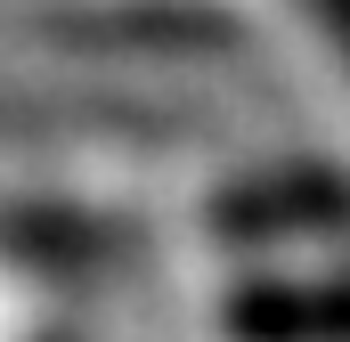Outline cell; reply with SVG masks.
I'll list each match as a JSON object with an SVG mask.
<instances>
[{"label": "cell", "mask_w": 350, "mask_h": 342, "mask_svg": "<svg viewBox=\"0 0 350 342\" xmlns=\"http://www.w3.org/2000/svg\"><path fill=\"white\" fill-rule=\"evenodd\" d=\"M212 237L228 245H350V171L269 163L212 196Z\"/></svg>", "instance_id": "cell-1"}, {"label": "cell", "mask_w": 350, "mask_h": 342, "mask_svg": "<svg viewBox=\"0 0 350 342\" xmlns=\"http://www.w3.org/2000/svg\"><path fill=\"white\" fill-rule=\"evenodd\" d=\"M228 342H350V269L334 277H253L220 302Z\"/></svg>", "instance_id": "cell-2"}, {"label": "cell", "mask_w": 350, "mask_h": 342, "mask_svg": "<svg viewBox=\"0 0 350 342\" xmlns=\"http://www.w3.org/2000/svg\"><path fill=\"white\" fill-rule=\"evenodd\" d=\"M310 16L334 33V49H342V66H350V0H310Z\"/></svg>", "instance_id": "cell-3"}]
</instances>
